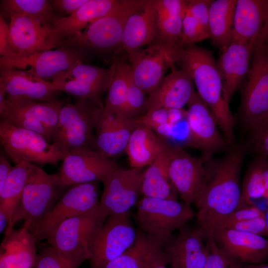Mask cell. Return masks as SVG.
<instances>
[{"label":"cell","mask_w":268,"mask_h":268,"mask_svg":"<svg viewBox=\"0 0 268 268\" xmlns=\"http://www.w3.org/2000/svg\"><path fill=\"white\" fill-rule=\"evenodd\" d=\"M192 77L197 93L215 118L230 145L234 144L235 120L222 94V82L212 53L195 44L184 46L178 62Z\"/></svg>","instance_id":"2"},{"label":"cell","mask_w":268,"mask_h":268,"mask_svg":"<svg viewBox=\"0 0 268 268\" xmlns=\"http://www.w3.org/2000/svg\"><path fill=\"white\" fill-rule=\"evenodd\" d=\"M171 72L164 76L147 99L146 112L164 108L183 109L196 92L194 81L185 70H177L174 66Z\"/></svg>","instance_id":"25"},{"label":"cell","mask_w":268,"mask_h":268,"mask_svg":"<svg viewBox=\"0 0 268 268\" xmlns=\"http://www.w3.org/2000/svg\"><path fill=\"white\" fill-rule=\"evenodd\" d=\"M1 9L9 17L12 14L30 16L44 21L53 28L60 18L54 13L50 0H2Z\"/></svg>","instance_id":"38"},{"label":"cell","mask_w":268,"mask_h":268,"mask_svg":"<svg viewBox=\"0 0 268 268\" xmlns=\"http://www.w3.org/2000/svg\"><path fill=\"white\" fill-rule=\"evenodd\" d=\"M0 140L4 153L15 165L22 161L39 165L54 164L66 155L39 134L15 127L0 119Z\"/></svg>","instance_id":"8"},{"label":"cell","mask_w":268,"mask_h":268,"mask_svg":"<svg viewBox=\"0 0 268 268\" xmlns=\"http://www.w3.org/2000/svg\"><path fill=\"white\" fill-rule=\"evenodd\" d=\"M164 147L153 162L143 171L141 193L144 197L177 200V192L169 177L168 155Z\"/></svg>","instance_id":"34"},{"label":"cell","mask_w":268,"mask_h":268,"mask_svg":"<svg viewBox=\"0 0 268 268\" xmlns=\"http://www.w3.org/2000/svg\"><path fill=\"white\" fill-rule=\"evenodd\" d=\"M136 242L139 268H167L170 261L165 249L166 243L141 231L138 232Z\"/></svg>","instance_id":"40"},{"label":"cell","mask_w":268,"mask_h":268,"mask_svg":"<svg viewBox=\"0 0 268 268\" xmlns=\"http://www.w3.org/2000/svg\"><path fill=\"white\" fill-rule=\"evenodd\" d=\"M98 181L70 186L49 213L29 230L37 241L47 240L64 221L85 213L99 204Z\"/></svg>","instance_id":"9"},{"label":"cell","mask_w":268,"mask_h":268,"mask_svg":"<svg viewBox=\"0 0 268 268\" xmlns=\"http://www.w3.org/2000/svg\"><path fill=\"white\" fill-rule=\"evenodd\" d=\"M237 0H212L208 11L209 38L221 51L232 42Z\"/></svg>","instance_id":"35"},{"label":"cell","mask_w":268,"mask_h":268,"mask_svg":"<svg viewBox=\"0 0 268 268\" xmlns=\"http://www.w3.org/2000/svg\"><path fill=\"white\" fill-rule=\"evenodd\" d=\"M242 86L239 117L242 126L250 131L268 117V49L259 36Z\"/></svg>","instance_id":"6"},{"label":"cell","mask_w":268,"mask_h":268,"mask_svg":"<svg viewBox=\"0 0 268 268\" xmlns=\"http://www.w3.org/2000/svg\"><path fill=\"white\" fill-rule=\"evenodd\" d=\"M242 196L248 205H254L253 200L266 198V192L257 156L251 162L241 185Z\"/></svg>","instance_id":"41"},{"label":"cell","mask_w":268,"mask_h":268,"mask_svg":"<svg viewBox=\"0 0 268 268\" xmlns=\"http://www.w3.org/2000/svg\"><path fill=\"white\" fill-rule=\"evenodd\" d=\"M37 241L22 226L5 234L0 247V268H32L37 259Z\"/></svg>","instance_id":"28"},{"label":"cell","mask_w":268,"mask_h":268,"mask_svg":"<svg viewBox=\"0 0 268 268\" xmlns=\"http://www.w3.org/2000/svg\"><path fill=\"white\" fill-rule=\"evenodd\" d=\"M261 172L263 177L265 188L266 192V198L268 197V157L263 155L258 154Z\"/></svg>","instance_id":"52"},{"label":"cell","mask_w":268,"mask_h":268,"mask_svg":"<svg viewBox=\"0 0 268 268\" xmlns=\"http://www.w3.org/2000/svg\"><path fill=\"white\" fill-rule=\"evenodd\" d=\"M138 232L129 212L108 216L90 245V268H104L126 252L135 243Z\"/></svg>","instance_id":"13"},{"label":"cell","mask_w":268,"mask_h":268,"mask_svg":"<svg viewBox=\"0 0 268 268\" xmlns=\"http://www.w3.org/2000/svg\"><path fill=\"white\" fill-rule=\"evenodd\" d=\"M62 161L58 173L66 187L94 181L103 183L119 167L102 153L85 147L68 152Z\"/></svg>","instance_id":"16"},{"label":"cell","mask_w":268,"mask_h":268,"mask_svg":"<svg viewBox=\"0 0 268 268\" xmlns=\"http://www.w3.org/2000/svg\"><path fill=\"white\" fill-rule=\"evenodd\" d=\"M242 268H268V264H244Z\"/></svg>","instance_id":"55"},{"label":"cell","mask_w":268,"mask_h":268,"mask_svg":"<svg viewBox=\"0 0 268 268\" xmlns=\"http://www.w3.org/2000/svg\"><path fill=\"white\" fill-rule=\"evenodd\" d=\"M14 54L11 44L8 25L1 15L0 16V57H9Z\"/></svg>","instance_id":"50"},{"label":"cell","mask_w":268,"mask_h":268,"mask_svg":"<svg viewBox=\"0 0 268 268\" xmlns=\"http://www.w3.org/2000/svg\"><path fill=\"white\" fill-rule=\"evenodd\" d=\"M34 164L22 161L15 165L0 188V232L9 229L13 215L18 206L28 176Z\"/></svg>","instance_id":"33"},{"label":"cell","mask_w":268,"mask_h":268,"mask_svg":"<svg viewBox=\"0 0 268 268\" xmlns=\"http://www.w3.org/2000/svg\"><path fill=\"white\" fill-rule=\"evenodd\" d=\"M119 0H88L72 14L56 22L51 39L58 47L63 40L79 34L92 23L107 14Z\"/></svg>","instance_id":"27"},{"label":"cell","mask_w":268,"mask_h":268,"mask_svg":"<svg viewBox=\"0 0 268 268\" xmlns=\"http://www.w3.org/2000/svg\"><path fill=\"white\" fill-rule=\"evenodd\" d=\"M157 33L156 0H146L143 5L128 18L115 56L123 51L128 54L142 49L154 41Z\"/></svg>","instance_id":"26"},{"label":"cell","mask_w":268,"mask_h":268,"mask_svg":"<svg viewBox=\"0 0 268 268\" xmlns=\"http://www.w3.org/2000/svg\"><path fill=\"white\" fill-rule=\"evenodd\" d=\"M164 140L151 128L137 122L126 149L131 167L141 169L150 165L163 149Z\"/></svg>","instance_id":"31"},{"label":"cell","mask_w":268,"mask_h":268,"mask_svg":"<svg viewBox=\"0 0 268 268\" xmlns=\"http://www.w3.org/2000/svg\"><path fill=\"white\" fill-rule=\"evenodd\" d=\"M6 155L3 152L0 154V188L2 187L7 177L13 169Z\"/></svg>","instance_id":"51"},{"label":"cell","mask_w":268,"mask_h":268,"mask_svg":"<svg viewBox=\"0 0 268 268\" xmlns=\"http://www.w3.org/2000/svg\"><path fill=\"white\" fill-rule=\"evenodd\" d=\"M256 40L245 44L232 42L222 51L216 62L222 82L223 97L228 105L248 74Z\"/></svg>","instance_id":"22"},{"label":"cell","mask_w":268,"mask_h":268,"mask_svg":"<svg viewBox=\"0 0 268 268\" xmlns=\"http://www.w3.org/2000/svg\"><path fill=\"white\" fill-rule=\"evenodd\" d=\"M9 17L8 25L14 54L24 55L56 48L51 39L53 27L49 24L25 15L12 14Z\"/></svg>","instance_id":"21"},{"label":"cell","mask_w":268,"mask_h":268,"mask_svg":"<svg viewBox=\"0 0 268 268\" xmlns=\"http://www.w3.org/2000/svg\"><path fill=\"white\" fill-rule=\"evenodd\" d=\"M188 0H156L158 33L153 44H181L183 20Z\"/></svg>","instance_id":"32"},{"label":"cell","mask_w":268,"mask_h":268,"mask_svg":"<svg viewBox=\"0 0 268 268\" xmlns=\"http://www.w3.org/2000/svg\"><path fill=\"white\" fill-rule=\"evenodd\" d=\"M207 233L223 252L240 263L260 264L268 259V239L265 237L219 227L204 234Z\"/></svg>","instance_id":"20"},{"label":"cell","mask_w":268,"mask_h":268,"mask_svg":"<svg viewBox=\"0 0 268 268\" xmlns=\"http://www.w3.org/2000/svg\"><path fill=\"white\" fill-rule=\"evenodd\" d=\"M111 67L113 69V75L107 90L104 108L121 115L127 98L128 74L131 66L129 63L116 56L113 58Z\"/></svg>","instance_id":"37"},{"label":"cell","mask_w":268,"mask_h":268,"mask_svg":"<svg viewBox=\"0 0 268 268\" xmlns=\"http://www.w3.org/2000/svg\"><path fill=\"white\" fill-rule=\"evenodd\" d=\"M108 217L99 204L88 212L64 221L47 241L64 252L89 251L92 241Z\"/></svg>","instance_id":"17"},{"label":"cell","mask_w":268,"mask_h":268,"mask_svg":"<svg viewBox=\"0 0 268 268\" xmlns=\"http://www.w3.org/2000/svg\"><path fill=\"white\" fill-rule=\"evenodd\" d=\"M89 250L64 252L49 246L37 254L35 268H78L86 260H89Z\"/></svg>","instance_id":"39"},{"label":"cell","mask_w":268,"mask_h":268,"mask_svg":"<svg viewBox=\"0 0 268 268\" xmlns=\"http://www.w3.org/2000/svg\"><path fill=\"white\" fill-rule=\"evenodd\" d=\"M187 106L189 134L185 146L198 149L206 162L215 154L229 149L231 145L221 134L215 118L197 92Z\"/></svg>","instance_id":"12"},{"label":"cell","mask_w":268,"mask_h":268,"mask_svg":"<svg viewBox=\"0 0 268 268\" xmlns=\"http://www.w3.org/2000/svg\"><path fill=\"white\" fill-rule=\"evenodd\" d=\"M184 46L153 44L127 54L135 84L148 95L164 78L167 69L178 62Z\"/></svg>","instance_id":"14"},{"label":"cell","mask_w":268,"mask_h":268,"mask_svg":"<svg viewBox=\"0 0 268 268\" xmlns=\"http://www.w3.org/2000/svg\"><path fill=\"white\" fill-rule=\"evenodd\" d=\"M64 187L58 173L48 174L34 164L25 184L20 201L13 215L10 227L23 220V226L29 227L45 217L65 194Z\"/></svg>","instance_id":"4"},{"label":"cell","mask_w":268,"mask_h":268,"mask_svg":"<svg viewBox=\"0 0 268 268\" xmlns=\"http://www.w3.org/2000/svg\"><path fill=\"white\" fill-rule=\"evenodd\" d=\"M170 182L183 201L197 204L208 180L206 161L166 139Z\"/></svg>","instance_id":"10"},{"label":"cell","mask_w":268,"mask_h":268,"mask_svg":"<svg viewBox=\"0 0 268 268\" xmlns=\"http://www.w3.org/2000/svg\"><path fill=\"white\" fill-rule=\"evenodd\" d=\"M113 75L111 67L104 68L82 63L56 74L51 82L61 92L103 108L102 96L109 88Z\"/></svg>","instance_id":"15"},{"label":"cell","mask_w":268,"mask_h":268,"mask_svg":"<svg viewBox=\"0 0 268 268\" xmlns=\"http://www.w3.org/2000/svg\"><path fill=\"white\" fill-rule=\"evenodd\" d=\"M102 108L86 99L78 98L73 103L66 101L61 110L52 143L66 155L78 147L91 148L93 130Z\"/></svg>","instance_id":"5"},{"label":"cell","mask_w":268,"mask_h":268,"mask_svg":"<svg viewBox=\"0 0 268 268\" xmlns=\"http://www.w3.org/2000/svg\"><path fill=\"white\" fill-rule=\"evenodd\" d=\"M246 146L233 144L218 159L206 162L208 180L196 206L198 228L203 234L211 230L235 210L247 206L240 184Z\"/></svg>","instance_id":"1"},{"label":"cell","mask_w":268,"mask_h":268,"mask_svg":"<svg viewBox=\"0 0 268 268\" xmlns=\"http://www.w3.org/2000/svg\"><path fill=\"white\" fill-rule=\"evenodd\" d=\"M251 143L258 154L268 157V117L250 131Z\"/></svg>","instance_id":"46"},{"label":"cell","mask_w":268,"mask_h":268,"mask_svg":"<svg viewBox=\"0 0 268 268\" xmlns=\"http://www.w3.org/2000/svg\"><path fill=\"white\" fill-rule=\"evenodd\" d=\"M219 227L232 229L268 238V223L266 215L243 221L229 223Z\"/></svg>","instance_id":"45"},{"label":"cell","mask_w":268,"mask_h":268,"mask_svg":"<svg viewBox=\"0 0 268 268\" xmlns=\"http://www.w3.org/2000/svg\"><path fill=\"white\" fill-rule=\"evenodd\" d=\"M264 215H265V214L258 207L254 205H247L233 211L215 227H222L229 223L243 221Z\"/></svg>","instance_id":"47"},{"label":"cell","mask_w":268,"mask_h":268,"mask_svg":"<svg viewBox=\"0 0 268 268\" xmlns=\"http://www.w3.org/2000/svg\"><path fill=\"white\" fill-rule=\"evenodd\" d=\"M171 268H203L208 255L205 236L198 228L184 226L165 246Z\"/></svg>","instance_id":"23"},{"label":"cell","mask_w":268,"mask_h":268,"mask_svg":"<svg viewBox=\"0 0 268 268\" xmlns=\"http://www.w3.org/2000/svg\"><path fill=\"white\" fill-rule=\"evenodd\" d=\"M268 0H237L232 42L245 44L255 41L263 28Z\"/></svg>","instance_id":"29"},{"label":"cell","mask_w":268,"mask_h":268,"mask_svg":"<svg viewBox=\"0 0 268 268\" xmlns=\"http://www.w3.org/2000/svg\"><path fill=\"white\" fill-rule=\"evenodd\" d=\"M0 69V87L4 90L7 96L26 98L39 102L59 99L57 96L62 92L51 81L23 70Z\"/></svg>","instance_id":"24"},{"label":"cell","mask_w":268,"mask_h":268,"mask_svg":"<svg viewBox=\"0 0 268 268\" xmlns=\"http://www.w3.org/2000/svg\"><path fill=\"white\" fill-rule=\"evenodd\" d=\"M266 199H267V204L268 205V197H267Z\"/></svg>","instance_id":"56"},{"label":"cell","mask_w":268,"mask_h":268,"mask_svg":"<svg viewBox=\"0 0 268 268\" xmlns=\"http://www.w3.org/2000/svg\"><path fill=\"white\" fill-rule=\"evenodd\" d=\"M104 268H139L136 242L126 252L108 263Z\"/></svg>","instance_id":"48"},{"label":"cell","mask_w":268,"mask_h":268,"mask_svg":"<svg viewBox=\"0 0 268 268\" xmlns=\"http://www.w3.org/2000/svg\"><path fill=\"white\" fill-rule=\"evenodd\" d=\"M259 37L268 49V3L265 22Z\"/></svg>","instance_id":"53"},{"label":"cell","mask_w":268,"mask_h":268,"mask_svg":"<svg viewBox=\"0 0 268 268\" xmlns=\"http://www.w3.org/2000/svg\"><path fill=\"white\" fill-rule=\"evenodd\" d=\"M128 88L126 101L121 115L129 119H136L145 112L147 99L145 93L134 83L131 67L128 74Z\"/></svg>","instance_id":"42"},{"label":"cell","mask_w":268,"mask_h":268,"mask_svg":"<svg viewBox=\"0 0 268 268\" xmlns=\"http://www.w3.org/2000/svg\"><path fill=\"white\" fill-rule=\"evenodd\" d=\"M204 235L206 237L208 255L203 268H242L244 264L235 260L223 252L210 233Z\"/></svg>","instance_id":"43"},{"label":"cell","mask_w":268,"mask_h":268,"mask_svg":"<svg viewBox=\"0 0 268 268\" xmlns=\"http://www.w3.org/2000/svg\"><path fill=\"white\" fill-rule=\"evenodd\" d=\"M6 93L4 90L0 87V111H2L3 109L6 99Z\"/></svg>","instance_id":"54"},{"label":"cell","mask_w":268,"mask_h":268,"mask_svg":"<svg viewBox=\"0 0 268 268\" xmlns=\"http://www.w3.org/2000/svg\"><path fill=\"white\" fill-rule=\"evenodd\" d=\"M66 102L65 99L39 102L26 98L6 96L4 106L0 111V115H14L40 122L53 133L61 110Z\"/></svg>","instance_id":"30"},{"label":"cell","mask_w":268,"mask_h":268,"mask_svg":"<svg viewBox=\"0 0 268 268\" xmlns=\"http://www.w3.org/2000/svg\"><path fill=\"white\" fill-rule=\"evenodd\" d=\"M212 0H188L183 20L182 45L195 44L209 38L208 11Z\"/></svg>","instance_id":"36"},{"label":"cell","mask_w":268,"mask_h":268,"mask_svg":"<svg viewBox=\"0 0 268 268\" xmlns=\"http://www.w3.org/2000/svg\"><path fill=\"white\" fill-rule=\"evenodd\" d=\"M194 215L191 204L184 201L143 197L138 203L136 220L141 232L167 243L173 238L172 233Z\"/></svg>","instance_id":"7"},{"label":"cell","mask_w":268,"mask_h":268,"mask_svg":"<svg viewBox=\"0 0 268 268\" xmlns=\"http://www.w3.org/2000/svg\"><path fill=\"white\" fill-rule=\"evenodd\" d=\"M143 171L119 167L102 183L99 206L108 216L129 213L141 193Z\"/></svg>","instance_id":"18"},{"label":"cell","mask_w":268,"mask_h":268,"mask_svg":"<svg viewBox=\"0 0 268 268\" xmlns=\"http://www.w3.org/2000/svg\"><path fill=\"white\" fill-rule=\"evenodd\" d=\"M146 0H120L106 15L98 19L79 34L60 42L85 53L89 58L106 57L118 50L124 29L130 16L140 8Z\"/></svg>","instance_id":"3"},{"label":"cell","mask_w":268,"mask_h":268,"mask_svg":"<svg viewBox=\"0 0 268 268\" xmlns=\"http://www.w3.org/2000/svg\"><path fill=\"white\" fill-rule=\"evenodd\" d=\"M137 123L136 118H127L102 108L95 126L91 148L111 159L121 155L126 152Z\"/></svg>","instance_id":"19"},{"label":"cell","mask_w":268,"mask_h":268,"mask_svg":"<svg viewBox=\"0 0 268 268\" xmlns=\"http://www.w3.org/2000/svg\"><path fill=\"white\" fill-rule=\"evenodd\" d=\"M89 57L74 47L61 45L56 48L24 55L0 58V67L23 70L46 80L82 63Z\"/></svg>","instance_id":"11"},{"label":"cell","mask_w":268,"mask_h":268,"mask_svg":"<svg viewBox=\"0 0 268 268\" xmlns=\"http://www.w3.org/2000/svg\"><path fill=\"white\" fill-rule=\"evenodd\" d=\"M88 0H50L54 13L68 14H72L78 9Z\"/></svg>","instance_id":"49"},{"label":"cell","mask_w":268,"mask_h":268,"mask_svg":"<svg viewBox=\"0 0 268 268\" xmlns=\"http://www.w3.org/2000/svg\"><path fill=\"white\" fill-rule=\"evenodd\" d=\"M137 122L153 130L159 136L165 138L173 126L169 123L168 109L161 108L147 112L137 119Z\"/></svg>","instance_id":"44"}]
</instances>
